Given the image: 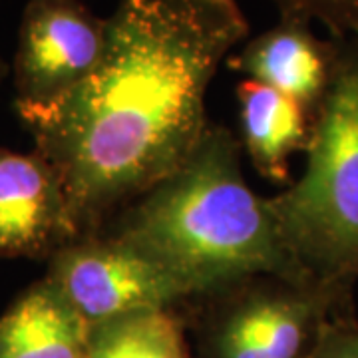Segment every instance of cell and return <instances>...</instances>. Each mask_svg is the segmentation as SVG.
Returning <instances> with one entry per match:
<instances>
[{
  "label": "cell",
  "mask_w": 358,
  "mask_h": 358,
  "mask_svg": "<svg viewBox=\"0 0 358 358\" xmlns=\"http://www.w3.org/2000/svg\"><path fill=\"white\" fill-rule=\"evenodd\" d=\"M247 36L237 0H117L92 76L48 108L16 110L64 183L76 239L103 233L193 154L211 124L209 84Z\"/></svg>",
  "instance_id": "obj_1"
},
{
  "label": "cell",
  "mask_w": 358,
  "mask_h": 358,
  "mask_svg": "<svg viewBox=\"0 0 358 358\" xmlns=\"http://www.w3.org/2000/svg\"><path fill=\"white\" fill-rule=\"evenodd\" d=\"M241 152L235 134L211 122L193 154L124 207L103 235L169 268L199 296L251 275L315 279L282 241L268 197L247 185Z\"/></svg>",
  "instance_id": "obj_2"
},
{
  "label": "cell",
  "mask_w": 358,
  "mask_h": 358,
  "mask_svg": "<svg viewBox=\"0 0 358 358\" xmlns=\"http://www.w3.org/2000/svg\"><path fill=\"white\" fill-rule=\"evenodd\" d=\"M334 38V36H333ZM303 176L268 197L282 241L310 277L358 282V38H336Z\"/></svg>",
  "instance_id": "obj_3"
},
{
  "label": "cell",
  "mask_w": 358,
  "mask_h": 358,
  "mask_svg": "<svg viewBox=\"0 0 358 358\" xmlns=\"http://www.w3.org/2000/svg\"><path fill=\"white\" fill-rule=\"evenodd\" d=\"M181 310L193 358H307L329 320L355 313V289L251 275Z\"/></svg>",
  "instance_id": "obj_4"
},
{
  "label": "cell",
  "mask_w": 358,
  "mask_h": 358,
  "mask_svg": "<svg viewBox=\"0 0 358 358\" xmlns=\"http://www.w3.org/2000/svg\"><path fill=\"white\" fill-rule=\"evenodd\" d=\"M46 279L92 324L124 315L181 308L197 289L110 235L76 239L46 261Z\"/></svg>",
  "instance_id": "obj_5"
},
{
  "label": "cell",
  "mask_w": 358,
  "mask_h": 358,
  "mask_svg": "<svg viewBox=\"0 0 358 358\" xmlns=\"http://www.w3.org/2000/svg\"><path fill=\"white\" fill-rule=\"evenodd\" d=\"M106 50V18L82 0H28L14 54L16 110L48 108L84 84Z\"/></svg>",
  "instance_id": "obj_6"
},
{
  "label": "cell",
  "mask_w": 358,
  "mask_h": 358,
  "mask_svg": "<svg viewBox=\"0 0 358 358\" xmlns=\"http://www.w3.org/2000/svg\"><path fill=\"white\" fill-rule=\"evenodd\" d=\"M64 183L38 154L0 150V257L44 259L72 243Z\"/></svg>",
  "instance_id": "obj_7"
},
{
  "label": "cell",
  "mask_w": 358,
  "mask_h": 358,
  "mask_svg": "<svg viewBox=\"0 0 358 358\" xmlns=\"http://www.w3.org/2000/svg\"><path fill=\"white\" fill-rule=\"evenodd\" d=\"M334 60L336 38H319L307 20L279 16L277 24L233 52L225 64L291 96L315 115L331 86Z\"/></svg>",
  "instance_id": "obj_8"
},
{
  "label": "cell",
  "mask_w": 358,
  "mask_h": 358,
  "mask_svg": "<svg viewBox=\"0 0 358 358\" xmlns=\"http://www.w3.org/2000/svg\"><path fill=\"white\" fill-rule=\"evenodd\" d=\"M237 100L241 145L253 167L275 185H291V159L308 150L313 115L291 96L247 78Z\"/></svg>",
  "instance_id": "obj_9"
},
{
  "label": "cell",
  "mask_w": 358,
  "mask_h": 358,
  "mask_svg": "<svg viewBox=\"0 0 358 358\" xmlns=\"http://www.w3.org/2000/svg\"><path fill=\"white\" fill-rule=\"evenodd\" d=\"M90 324L46 277L0 317V358H86Z\"/></svg>",
  "instance_id": "obj_10"
},
{
  "label": "cell",
  "mask_w": 358,
  "mask_h": 358,
  "mask_svg": "<svg viewBox=\"0 0 358 358\" xmlns=\"http://www.w3.org/2000/svg\"><path fill=\"white\" fill-rule=\"evenodd\" d=\"M86 358H193L181 308H154L90 327Z\"/></svg>",
  "instance_id": "obj_11"
},
{
  "label": "cell",
  "mask_w": 358,
  "mask_h": 358,
  "mask_svg": "<svg viewBox=\"0 0 358 358\" xmlns=\"http://www.w3.org/2000/svg\"><path fill=\"white\" fill-rule=\"evenodd\" d=\"M279 16L319 22L334 38H358V0H271Z\"/></svg>",
  "instance_id": "obj_12"
},
{
  "label": "cell",
  "mask_w": 358,
  "mask_h": 358,
  "mask_svg": "<svg viewBox=\"0 0 358 358\" xmlns=\"http://www.w3.org/2000/svg\"><path fill=\"white\" fill-rule=\"evenodd\" d=\"M307 358H358V319L345 313L331 319Z\"/></svg>",
  "instance_id": "obj_13"
},
{
  "label": "cell",
  "mask_w": 358,
  "mask_h": 358,
  "mask_svg": "<svg viewBox=\"0 0 358 358\" xmlns=\"http://www.w3.org/2000/svg\"><path fill=\"white\" fill-rule=\"evenodd\" d=\"M4 74H6V66L0 64V82H2V78H4Z\"/></svg>",
  "instance_id": "obj_14"
},
{
  "label": "cell",
  "mask_w": 358,
  "mask_h": 358,
  "mask_svg": "<svg viewBox=\"0 0 358 358\" xmlns=\"http://www.w3.org/2000/svg\"><path fill=\"white\" fill-rule=\"evenodd\" d=\"M0 64H4V62H2V58H0Z\"/></svg>",
  "instance_id": "obj_15"
}]
</instances>
